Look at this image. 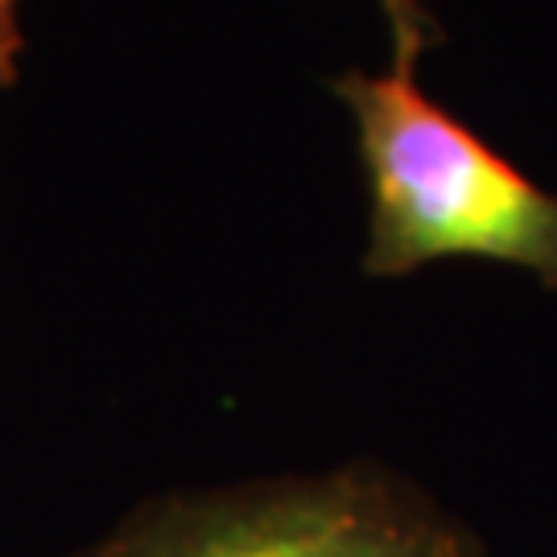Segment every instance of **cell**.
I'll return each instance as SVG.
<instances>
[{
  "label": "cell",
  "instance_id": "obj_1",
  "mask_svg": "<svg viewBox=\"0 0 557 557\" xmlns=\"http://www.w3.org/2000/svg\"><path fill=\"white\" fill-rule=\"evenodd\" d=\"M380 4L393 29L388 71L335 79L368 174L363 273L388 281L434 260H492L557 289V195L421 91L434 13L421 0Z\"/></svg>",
  "mask_w": 557,
  "mask_h": 557
},
{
  "label": "cell",
  "instance_id": "obj_2",
  "mask_svg": "<svg viewBox=\"0 0 557 557\" xmlns=\"http://www.w3.org/2000/svg\"><path fill=\"white\" fill-rule=\"evenodd\" d=\"M434 492L380 462L165 492L71 557H483Z\"/></svg>",
  "mask_w": 557,
  "mask_h": 557
},
{
  "label": "cell",
  "instance_id": "obj_3",
  "mask_svg": "<svg viewBox=\"0 0 557 557\" xmlns=\"http://www.w3.org/2000/svg\"><path fill=\"white\" fill-rule=\"evenodd\" d=\"M21 0H0V91H9L17 83L21 66Z\"/></svg>",
  "mask_w": 557,
  "mask_h": 557
}]
</instances>
